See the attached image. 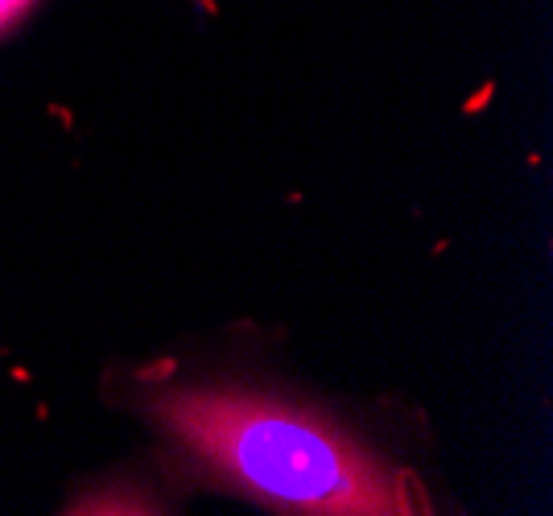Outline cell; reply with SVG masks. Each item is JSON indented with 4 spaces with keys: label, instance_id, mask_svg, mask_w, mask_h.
Returning <instances> with one entry per match:
<instances>
[{
    "label": "cell",
    "instance_id": "obj_1",
    "mask_svg": "<svg viewBox=\"0 0 553 516\" xmlns=\"http://www.w3.org/2000/svg\"><path fill=\"white\" fill-rule=\"evenodd\" d=\"M186 455L232 492L306 516L426 512L409 471L384 463L335 417L248 389H178L153 405Z\"/></svg>",
    "mask_w": 553,
    "mask_h": 516
},
{
    "label": "cell",
    "instance_id": "obj_2",
    "mask_svg": "<svg viewBox=\"0 0 553 516\" xmlns=\"http://www.w3.org/2000/svg\"><path fill=\"white\" fill-rule=\"evenodd\" d=\"M29 5H34V0H0V29H9Z\"/></svg>",
    "mask_w": 553,
    "mask_h": 516
}]
</instances>
